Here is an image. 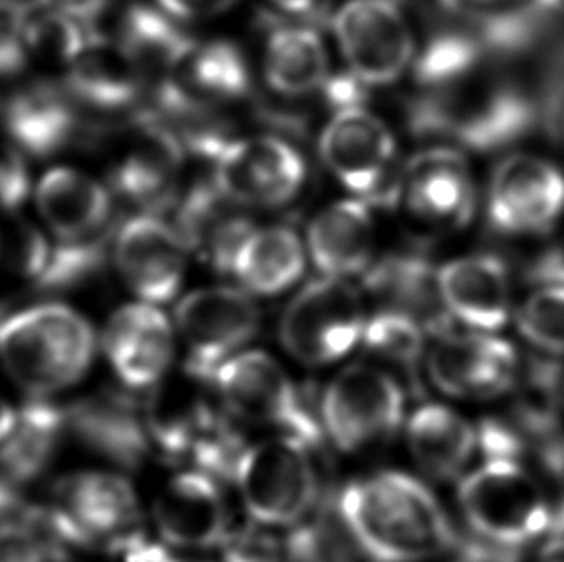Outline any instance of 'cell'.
<instances>
[{
	"label": "cell",
	"instance_id": "6da1fadb",
	"mask_svg": "<svg viewBox=\"0 0 564 562\" xmlns=\"http://www.w3.org/2000/svg\"><path fill=\"white\" fill-rule=\"evenodd\" d=\"M334 505L375 562L427 561L451 553L457 541L442 502L404 472L351 482Z\"/></svg>",
	"mask_w": 564,
	"mask_h": 562
},
{
	"label": "cell",
	"instance_id": "7a4b0ae2",
	"mask_svg": "<svg viewBox=\"0 0 564 562\" xmlns=\"http://www.w3.org/2000/svg\"><path fill=\"white\" fill-rule=\"evenodd\" d=\"M486 61L488 54L420 87L422 95L411 110L416 133L470 151L501 149L528 133L535 120L534 102Z\"/></svg>",
	"mask_w": 564,
	"mask_h": 562
},
{
	"label": "cell",
	"instance_id": "3957f363",
	"mask_svg": "<svg viewBox=\"0 0 564 562\" xmlns=\"http://www.w3.org/2000/svg\"><path fill=\"white\" fill-rule=\"evenodd\" d=\"M95 355L91 324L66 304L0 311V363L31 396L58 393L84 376Z\"/></svg>",
	"mask_w": 564,
	"mask_h": 562
},
{
	"label": "cell",
	"instance_id": "277c9868",
	"mask_svg": "<svg viewBox=\"0 0 564 562\" xmlns=\"http://www.w3.org/2000/svg\"><path fill=\"white\" fill-rule=\"evenodd\" d=\"M458 502L474 532L522 548L551 532L553 499L514 461H486L458 486Z\"/></svg>",
	"mask_w": 564,
	"mask_h": 562
},
{
	"label": "cell",
	"instance_id": "5b68a950",
	"mask_svg": "<svg viewBox=\"0 0 564 562\" xmlns=\"http://www.w3.org/2000/svg\"><path fill=\"white\" fill-rule=\"evenodd\" d=\"M214 389L234 419L274 428L311 448L324 441V425L311 403L267 353L249 350L226 360L214 376Z\"/></svg>",
	"mask_w": 564,
	"mask_h": 562
},
{
	"label": "cell",
	"instance_id": "8992f818",
	"mask_svg": "<svg viewBox=\"0 0 564 562\" xmlns=\"http://www.w3.org/2000/svg\"><path fill=\"white\" fill-rule=\"evenodd\" d=\"M367 326L365 303L349 280L322 275L306 283L285 309L280 326L283 347L306 366L347 357Z\"/></svg>",
	"mask_w": 564,
	"mask_h": 562
},
{
	"label": "cell",
	"instance_id": "52a82bcc",
	"mask_svg": "<svg viewBox=\"0 0 564 562\" xmlns=\"http://www.w3.org/2000/svg\"><path fill=\"white\" fill-rule=\"evenodd\" d=\"M311 451L283 435L245 451L236 482L254 522L268 528L303 522L321 494Z\"/></svg>",
	"mask_w": 564,
	"mask_h": 562
},
{
	"label": "cell",
	"instance_id": "ba28073f",
	"mask_svg": "<svg viewBox=\"0 0 564 562\" xmlns=\"http://www.w3.org/2000/svg\"><path fill=\"white\" fill-rule=\"evenodd\" d=\"M393 0H347L332 18V33L347 69L365 87L395 84L416 58V41Z\"/></svg>",
	"mask_w": 564,
	"mask_h": 562
},
{
	"label": "cell",
	"instance_id": "9c48e42d",
	"mask_svg": "<svg viewBox=\"0 0 564 562\" xmlns=\"http://www.w3.org/2000/svg\"><path fill=\"white\" fill-rule=\"evenodd\" d=\"M404 417V391L391 374L352 365L337 374L322 397L324 432L345 453L389 440Z\"/></svg>",
	"mask_w": 564,
	"mask_h": 562
},
{
	"label": "cell",
	"instance_id": "30bf717a",
	"mask_svg": "<svg viewBox=\"0 0 564 562\" xmlns=\"http://www.w3.org/2000/svg\"><path fill=\"white\" fill-rule=\"evenodd\" d=\"M329 174L362 198H393L397 143L388 123L360 105L337 108L318 141Z\"/></svg>",
	"mask_w": 564,
	"mask_h": 562
},
{
	"label": "cell",
	"instance_id": "8fae6325",
	"mask_svg": "<svg viewBox=\"0 0 564 562\" xmlns=\"http://www.w3.org/2000/svg\"><path fill=\"white\" fill-rule=\"evenodd\" d=\"M391 203L420 228L445 234L465 228L476 210V187L465 152L443 144L414 154L397 175Z\"/></svg>",
	"mask_w": 564,
	"mask_h": 562
},
{
	"label": "cell",
	"instance_id": "7c38bea8",
	"mask_svg": "<svg viewBox=\"0 0 564 562\" xmlns=\"http://www.w3.org/2000/svg\"><path fill=\"white\" fill-rule=\"evenodd\" d=\"M306 180L301 152L275 136H249L214 154V185L243 208H274L297 197Z\"/></svg>",
	"mask_w": 564,
	"mask_h": 562
},
{
	"label": "cell",
	"instance_id": "4fadbf2b",
	"mask_svg": "<svg viewBox=\"0 0 564 562\" xmlns=\"http://www.w3.org/2000/svg\"><path fill=\"white\" fill-rule=\"evenodd\" d=\"M46 509L72 551L107 545L135 532L139 520L135 489L123 476L110 472H82L62 479Z\"/></svg>",
	"mask_w": 564,
	"mask_h": 562
},
{
	"label": "cell",
	"instance_id": "5bb4252c",
	"mask_svg": "<svg viewBox=\"0 0 564 562\" xmlns=\"http://www.w3.org/2000/svg\"><path fill=\"white\" fill-rule=\"evenodd\" d=\"M176 324L189 350L185 366L214 381L218 368L259 334L260 311L239 289H197L177 304Z\"/></svg>",
	"mask_w": 564,
	"mask_h": 562
},
{
	"label": "cell",
	"instance_id": "9a60e30c",
	"mask_svg": "<svg viewBox=\"0 0 564 562\" xmlns=\"http://www.w3.org/2000/svg\"><path fill=\"white\" fill-rule=\"evenodd\" d=\"M564 214V174L534 154H512L496 167L488 190V216L499 231L540 236Z\"/></svg>",
	"mask_w": 564,
	"mask_h": 562
},
{
	"label": "cell",
	"instance_id": "2e32d148",
	"mask_svg": "<svg viewBox=\"0 0 564 562\" xmlns=\"http://www.w3.org/2000/svg\"><path fill=\"white\" fill-rule=\"evenodd\" d=\"M519 357L511 342L497 335L447 334L435 337L426 370L435 388L458 399H491L512 388Z\"/></svg>",
	"mask_w": 564,
	"mask_h": 562
},
{
	"label": "cell",
	"instance_id": "e0dca14e",
	"mask_svg": "<svg viewBox=\"0 0 564 562\" xmlns=\"http://www.w3.org/2000/svg\"><path fill=\"white\" fill-rule=\"evenodd\" d=\"M189 249L176 226L153 213L126 221L115 237V262L143 303H170L182 288Z\"/></svg>",
	"mask_w": 564,
	"mask_h": 562
},
{
	"label": "cell",
	"instance_id": "ac0fdd59",
	"mask_svg": "<svg viewBox=\"0 0 564 562\" xmlns=\"http://www.w3.org/2000/svg\"><path fill=\"white\" fill-rule=\"evenodd\" d=\"M102 347L126 386L154 388L169 376L174 358V329L156 304H126L108 320Z\"/></svg>",
	"mask_w": 564,
	"mask_h": 562
},
{
	"label": "cell",
	"instance_id": "d6986e66",
	"mask_svg": "<svg viewBox=\"0 0 564 562\" xmlns=\"http://www.w3.org/2000/svg\"><path fill=\"white\" fill-rule=\"evenodd\" d=\"M154 522L162 540L182 549L221 545L231 522L218 479L203 472H182L162 487L154 501Z\"/></svg>",
	"mask_w": 564,
	"mask_h": 562
},
{
	"label": "cell",
	"instance_id": "ffe728a7",
	"mask_svg": "<svg viewBox=\"0 0 564 562\" xmlns=\"http://www.w3.org/2000/svg\"><path fill=\"white\" fill-rule=\"evenodd\" d=\"M184 162V143L174 131L159 122H141L115 166L116 190L154 214L172 203Z\"/></svg>",
	"mask_w": 564,
	"mask_h": 562
},
{
	"label": "cell",
	"instance_id": "44dd1931",
	"mask_svg": "<svg viewBox=\"0 0 564 562\" xmlns=\"http://www.w3.org/2000/svg\"><path fill=\"white\" fill-rule=\"evenodd\" d=\"M249 87V66L236 45L228 41H195L159 102L170 112L187 115L243 99Z\"/></svg>",
	"mask_w": 564,
	"mask_h": 562
},
{
	"label": "cell",
	"instance_id": "7402d4cb",
	"mask_svg": "<svg viewBox=\"0 0 564 562\" xmlns=\"http://www.w3.org/2000/svg\"><path fill=\"white\" fill-rule=\"evenodd\" d=\"M37 208L58 244H87L110 237V191L74 167H54L41 177Z\"/></svg>",
	"mask_w": 564,
	"mask_h": 562
},
{
	"label": "cell",
	"instance_id": "603a6c76",
	"mask_svg": "<svg viewBox=\"0 0 564 562\" xmlns=\"http://www.w3.org/2000/svg\"><path fill=\"white\" fill-rule=\"evenodd\" d=\"M66 414L69 428L85 445L123 468H139L153 448L145 407L120 391L85 397Z\"/></svg>",
	"mask_w": 564,
	"mask_h": 562
},
{
	"label": "cell",
	"instance_id": "cb8c5ba5",
	"mask_svg": "<svg viewBox=\"0 0 564 562\" xmlns=\"http://www.w3.org/2000/svg\"><path fill=\"white\" fill-rule=\"evenodd\" d=\"M443 301L453 318L478 332H497L511 316V275L491 255L451 260L437 270Z\"/></svg>",
	"mask_w": 564,
	"mask_h": 562
},
{
	"label": "cell",
	"instance_id": "d4e9b609",
	"mask_svg": "<svg viewBox=\"0 0 564 562\" xmlns=\"http://www.w3.org/2000/svg\"><path fill=\"white\" fill-rule=\"evenodd\" d=\"M306 252L322 275L349 280L372 267L376 224L365 201L345 198L322 208L306 229Z\"/></svg>",
	"mask_w": 564,
	"mask_h": 562
},
{
	"label": "cell",
	"instance_id": "484cf974",
	"mask_svg": "<svg viewBox=\"0 0 564 562\" xmlns=\"http://www.w3.org/2000/svg\"><path fill=\"white\" fill-rule=\"evenodd\" d=\"M214 381L185 366L177 378H164L147 399L145 419L153 447L170 461L189 458L193 445L208 422L216 417L205 389Z\"/></svg>",
	"mask_w": 564,
	"mask_h": 562
},
{
	"label": "cell",
	"instance_id": "4316f807",
	"mask_svg": "<svg viewBox=\"0 0 564 562\" xmlns=\"http://www.w3.org/2000/svg\"><path fill=\"white\" fill-rule=\"evenodd\" d=\"M362 275L368 291L386 304L383 311L401 312L419 322L434 339L451 332L453 316L430 260L419 255L391 257L372 264Z\"/></svg>",
	"mask_w": 564,
	"mask_h": 562
},
{
	"label": "cell",
	"instance_id": "83f0119b",
	"mask_svg": "<svg viewBox=\"0 0 564 562\" xmlns=\"http://www.w3.org/2000/svg\"><path fill=\"white\" fill-rule=\"evenodd\" d=\"M241 208L213 183L191 191L177 213L176 228L189 252L221 274L231 272L239 247L254 229Z\"/></svg>",
	"mask_w": 564,
	"mask_h": 562
},
{
	"label": "cell",
	"instance_id": "f1b7e54d",
	"mask_svg": "<svg viewBox=\"0 0 564 562\" xmlns=\"http://www.w3.org/2000/svg\"><path fill=\"white\" fill-rule=\"evenodd\" d=\"M76 100L51 82H35L8 100L2 123L15 149L45 159L62 151L77 130Z\"/></svg>",
	"mask_w": 564,
	"mask_h": 562
},
{
	"label": "cell",
	"instance_id": "f546056e",
	"mask_svg": "<svg viewBox=\"0 0 564 562\" xmlns=\"http://www.w3.org/2000/svg\"><path fill=\"white\" fill-rule=\"evenodd\" d=\"M145 89L143 77L118 41L91 33L82 53L68 66L69 97L105 112L131 107Z\"/></svg>",
	"mask_w": 564,
	"mask_h": 562
},
{
	"label": "cell",
	"instance_id": "4dcf8cb0",
	"mask_svg": "<svg viewBox=\"0 0 564 562\" xmlns=\"http://www.w3.org/2000/svg\"><path fill=\"white\" fill-rule=\"evenodd\" d=\"M161 8L131 7L120 23L118 43L143 77L153 87L156 99L166 91L177 66L195 43Z\"/></svg>",
	"mask_w": 564,
	"mask_h": 562
},
{
	"label": "cell",
	"instance_id": "1f68e13d",
	"mask_svg": "<svg viewBox=\"0 0 564 562\" xmlns=\"http://www.w3.org/2000/svg\"><path fill=\"white\" fill-rule=\"evenodd\" d=\"M414 463L430 478L449 482L465 472L478 451L476 428L443 404H424L406 425Z\"/></svg>",
	"mask_w": 564,
	"mask_h": 562
},
{
	"label": "cell",
	"instance_id": "d6a6232c",
	"mask_svg": "<svg viewBox=\"0 0 564 562\" xmlns=\"http://www.w3.org/2000/svg\"><path fill=\"white\" fill-rule=\"evenodd\" d=\"M262 72L267 84L283 97L313 95L328 85V48L314 28L282 25L268 37Z\"/></svg>",
	"mask_w": 564,
	"mask_h": 562
},
{
	"label": "cell",
	"instance_id": "836d02e7",
	"mask_svg": "<svg viewBox=\"0 0 564 562\" xmlns=\"http://www.w3.org/2000/svg\"><path fill=\"white\" fill-rule=\"evenodd\" d=\"M303 239L285 226L252 229L239 247L231 274L254 295L274 296L293 288L305 272Z\"/></svg>",
	"mask_w": 564,
	"mask_h": 562
},
{
	"label": "cell",
	"instance_id": "e575fe53",
	"mask_svg": "<svg viewBox=\"0 0 564 562\" xmlns=\"http://www.w3.org/2000/svg\"><path fill=\"white\" fill-rule=\"evenodd\" d=\"M68 414L35 397L18 411L14 430L0 443V472L14 484H28L45 472L58 448Z\"/></svg>",
	"mask_w": 564,
	"mask_h": 562
},
{
	"label": "cell",
	"instance_id": "d590c367",
	"mask_svg": "<svg viewBox=\"0 0 564 562\" xmlns=\"http://www.w3.org/2000/svg\"><path fill=\"white\" fill-rule=\"evenodd\" d=\"M514 388V420L528 437L553 440L563 420L564 376L555 357H530L519 366Z\"/></svg>",
	"mask_w": 564,
	"mask_h": 562
},
{
	"label": "cell",
	"instance_id": "8d00e7d4",
	"mask_svg": "<svg viewBox=\"0 0 564 562\" xmlns=\"http://www.w3.org/2000/svg\"><path fill=\"white\" fill-rule=\"evenodd\" d=\"M426 337L419 322L401 312L380 311L368 320L362 345L368 355L393 366L409 380L412 389H419V368L426 353Z\"/></svg>",
	"mask_w": 564,
	"mask_h": 562
},
{
	"label": "cell",
	"instance_id": "74e56055",
	"mask_svg": "<svg viewBox=\"0 0 564 562\" xmlns=\"http://www.w3.org/2000/svg\"><path fill=\"white\" fill-rule=\"evenodd\" d=\"M285 562H375L352 538L336 507L299 522L285 540Z\"/></svg>",
	"mask_w": 564,
	"mask_h": 562
},
{
	"label": "cell",
	"instance_id": "f35d334b",
	"mask_svg": "<svg viewBox=\"0 0 564 562\" xmlns=\"http://www.w3.org/2000/svg\"><path fill=\"white\" fill-rule=\"evenodd\" d=\"M69 555L48 509L25 505L0 525V562H69Z\"/></svg>",
	"mask_w": 564,
	"mask_h": 562
},
{
	"label": "cell",
	"instance_id": "ab89813d",
	"mask_svg": "<svg viewBox=\"0 0 564 562\" xmlns=\"http://www.w3.org/2000/svg\"><path fill=\"white\" fill-rule=\"evenodd\" d=\"M91 31L84 23L72 20L43 0L28 2L25 45L28 53L53 64L69 66L82 53Z\"/></svg>",
	"mask_w": 564,
	"mask_h": 562
},
{
	"label": "cell",
	"instance_id": "60d3db41",
	"mask_svg": "<svg viewBox=\"0 0 564 562\" xmlns=\"http://www.w3.org/2000/svg\"><path fill=\"white\" fill-rule=\"evenodd\" d=\"M520 335L550 357L564 355V283L535 285L517 314Z\"/></svg>",
	"mask_w": 564,
	"mask_h": 562
},
{
	"label": "cell",
	"instance_id": "b9f144b4",
	"mask_svg": "<svg viewBox=\"0 0 564 562\" xmlns=\"http://www.w3.org/2000/svg\"><path fill=\"white\" fill-rule=\"evenodd\" d=\"M268 526L254 522L229 530L221 541L224 562H285V541H280Z\"/></svg>",
	"mask_w": 564,
	"mask_h": 562
},
{
	"label": "cell",
	"instance_id": "7bdbcfd3",
	"mask_svg": "<svg viewBox=\"0 0 564 562\" xmlns=\"http://www.w3.org/2000/svg\"><path fill=\"white\" fill-rule=\"evenodd\" d=\"M28 2L0 0V77L15 76L28 62Z\"/></svg>",
	"mask_w": 564,
	"mask_h": 562
},
{
	"label": "cell",
	"instance_id": "ee69618b",
	"mask_svg": "<svg viewBox=\"0 0 564 562\" xmlns=\"http://www.w3.org/2000/svg\"><path fill=\"white\" fill-rule=\"evenodd\" d=\"M524 433L499 419H484L476 425L478 451L486 461H514L524 455Z\"/></svg>",
	"mask_w": 564,
	"mask_h": 562
},
{
	"label": "cell",
	"instance_id": "f6af8a7d",
	"mask_svg": "<svg viewBox=\"0 0 564 562\" xmlns=\"http://www.w3.org/2000/svg\"><path fill=\"white\" fill-rule=\"evenodd\" d=\"M30 195V172L20 149L0 143V213H14Z\"/></svg>",
	"mask_w": 564,
	"mask_h": 562
},
{
	"label": "cell",
	"instance_id": "bcb514c9",
	"mask_svg": "<svg viewBox=\"0 0 564 562\" xmlns=\"http://www.w3.org/2000/svg\"><path fill=\"white\" fill-rule=\"evenodd\" d=\"M159 8L176 20H198L228 10L236 0H156Z\"/></svg>",
	"mask_w": 564,
	"mask_h": 562
},
{
	"label": "cell",
	"instance_id": "7dc6e473",
	"mask_svg": "<svg viewBox=\"0 0 564 562\" xmlns=\"http://www.w3.org/2000/svg\"><path fill=\"white\" fill-rule=\"evenodd\" d=\"M43 2L72 20L87 25L95 22L107 10L110 0H43Z\"/></svg>",
	"mask_w": 564,
	"mask_h": 562
},
{
	"label": "cell",
	"instance_id": "c3c4849f",
	"mask_svg": "<svg viewBox=\"0 0 564 562\" xmlns=\"http://www.w3.org/2000/svg\"><path fill=\"white\" fill-rule=\"evenodd\" d=\"M540 456H542L543 468L557 482L558 489L564 495V437L545 441Z\"/></svg>",
	"mask_w": 564,
	"mask_h": 562
},
{
	"label": "cell",
	"instance_id": "681fc988",
	"mask_svg": "<svg viewBox=\"0 0 564 562\" xmlns=\"http://www.w3.org/2000/svg\"><path fill=\"white\" fill-rule=\"evenodd\" d=\"M23 507L25 505H23L20 491H18V484L8 479L0 472V525L8 518L15 517L18 512H22Z\"/></svg>",
	"mask_w": 564,
	"mask_h": 562
},
{
	"label": "cell",
	"instance_id": "f907efd6",
	"mask_svg": "<svg viewBox=\"0 0 564 562\" xmlns=\"http://www.w3.org/2000/svg\"><path fill=\"white\" fill-rule=\"evenodd\" d=\"M397 7L414 10H455V0H393Z\"/></svg>",
	"mask_w": 564,
	"mask_h": 562
},
{
	"label": "cell",
	"instance_id": "816d5d0a",
	"mask_svg": "<svg viewBox=\"0 0 564 562\" xmlns=\"http://www.w3.org/2000/svg\"><path fill=\"white\" fill-rule=\"evenodd\" d=\"M272 4L280 8L282 12H288V14L301 15L313 12L316 4H318V0H272Z\"/></svg>",
	"mask_w": 564,
	"mask_h": 562
},
{
	"label": "cell",
	"instance_id": "f5cc1de1",
	"mask_svg": "<svg viewBox=\"0 0 564 562\" xmlns=\"http://www.w3.org/2000/svg\"><path fill=\"white\" fill-rule=\"evenodd\" d=\"M538 562H564V536L551 538L540 551Z\"/></svg>",
	"mask_w": 564,
	"mask_h": 562
},
{
	"label": "cell",
	"instance_id": "db71d44e",
	"mask_svg": "<svg viewBox=\"0 0 564 562\" xmlns=\"http://www.w3.org/2000/svg\"><path fill=\"white\" fill-rule=\"evenodd\" d=\"M15 419H18V412L0 397V443L14 430Z\"/></svg>",
	"mask_w": 564,
	"mask_h": 562
},
{
	"label": "cell",
	"instance_id": "11a10c76",
	"mask_svg": "<svg viewBox=\"0 0 564 562\" xmlns=\"http://www.w3.org/2000/svg\"><path fill=\"white\" fill-rule=\"evenodd\" d=\"M166 562H197V561H177V559H172V556H170L169 561Z\"/></svg>",
	"mask_w": 564,
	"mask_h": 562
}]
</instances>
